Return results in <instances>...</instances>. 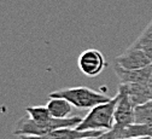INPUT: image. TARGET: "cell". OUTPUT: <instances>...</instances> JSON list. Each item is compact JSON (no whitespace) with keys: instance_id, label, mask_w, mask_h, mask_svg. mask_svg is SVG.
<instances>
[{"instance_id":"15","label":"cell","mask_w":152,"mask_h":139,"mask_svg":"<svg viewBox=\"0 0 152 139\" xmlns=\"http://www.w3.org/2000/svg\"><path fill=\"white\" fill-rule=\"evenodd\" d=\"M102 137H85V138H80V139H100Z\"/></svg>"},{"instance_id":"5","label":"cell","mask_w":152,"mask_h":139,"mask_svg":"<svg viewBox=\"0 0 152 139\" xmlns=\"http://www.w3.org/2000/svg\"><path fill=\"white\" fill-rule=\"evenodd\" d=\"M106 61L104 54L96 49H88L83 51L77 59V67L81 73L88 77L98 76L105 68Z\"/></svg>"},{"instance_id":"1","label":"cell","mask_w":152,"mask_h":139,"mask_svg":"<svg viewBox=\"0 0 152 139\" xmlns=\"http://www.w3.org/2000/svg\"><path fill=\"white\" fill-rule=\"evenodd\" d=\"M26 113L27 115L16 122L15 135H44L59 128H76L82 121L79 116L53 117L47 107H27Z\"/></svg>"},{"instance_id":"7","label":"cell","mask_w":152,"mask_h":139,"mask_svg":"<svg viewBox=\"0 0 152 139\" xmlns=\"http://www.w3.org/2000/svg\"><path fill=\"white\" fill-rule=\"evenodd\" d=\"M115 73L120 79V84H144L148 85V81L152 76V64L140 68V69H123L120 65H113Z\"/></svg>"},{"instance_id":"18","label":"cell","mask_w":152,"mask_h":139,"mask_svg":"<svg viewBox=\"0 0 152 139\" xmlns=\"http://www.w3.org/2000/svg\"><path fill=\"white\" fill-rule=\"evenodd\" d=\"M151 139H152V138H151Z\"/></svg>"},{"instance_id":"16","label":"cell","mask_w":152,"mask_h":139,"mask_svg":"<svg viewBox=\"0 0 152 139\" xmlns=\"http://www.w3.org/2000/svg\"><path fill=\"white\" fill-rule=\"evenodd\" d=\"M148 87H150V90H151V92H152V76H151L150 81H148Z\"/></svg>"},{"instance_id":"11","label":"cell","mask_w":152,"mask_h":139,"mask_svg":"<svg viewBox=\"0 0 152 139\" xmlns=\"http://www.w3.org/2000/svg\"><path fill=\"white\" fill-rule=\"evenodd\" d=\"M134 124L150 125L152 124V99L144 104L137 105L134 110Z\"/></svg>"},{"instance_id":"17","label":"cell","mask_w":152,"mask_h":139,"mask_svg":"<svg viewBox=\"0 0 152 139\" xmlns=\"http://www.w3.org/2000/svg\"><path fill=\"white\" fill-rule=\"evenodd\" d=\"M123 139H151V138H123Z\"/></svg>"},{"instance_id":"2","label":"cell","mask_w":152,"mask_h":139,"mask_svg":"<svg viewBox=\"0 0 152 139\" xmlns=\"http://www.w3.org/2000/svg\"><path fill=\"white\" fill-rule=\"evenodd\" d=\"M117 94L109 102L98 104L89 110L76 127L80 131H112L115 127V107Z\"/></svg>"},{"instance_id":"9","label":"cell","mask_w":152,"mask_h":139,"mask_svg":"<svg viewBox=\"0 0 152 139\" xmlns=\"http://www.w3.org/2000/svg\"><path fill=\"white\" fill-rule=\"evenodd\" d=\"M117 139L123 138H152V124L137 125L133 124L121 129H113Z\"/></svg>"},{"instance_id":"8","label":"cell","mask_w":152,"mask_h":139,"mask_svg":"<svg viewBox=\"0 0 152 139\" xmlns=\"http://www.w3.org/2000/svg\"><path fill=\"white\" fill-rule=\"evenodd\" d=\"M135 107L144 104L152 99V92L148 87V85L144 84H122Z\"/></svg>"},{"instance_id":"14","label":"cell","mask_w":152,"mask_h":139,"mask_svg":"<svg viewBox=\"0 0 152 139\" xmlns=\"http://www.w3.org/2000/svg\"><path fill=\"white\" fill-rule=\"evenodd\" d=\"M142 50H145V52H146V54L150 59V62L152 64V47H147V49H142Z\"/></svg>"},{"instance_id":"12","label":"cell","mask_w":152,"mask_h":139,"mask_svg":"<svg viewBox=\"0 0 152 139\" xmlns=\"http://www.w3.org/2000/svg\"><path fill=\"white\" fill-rule=\"evenodd\" d=\"M132 46L139 47V49L152 47V21L146 26V28L138 36L137 40L132 44Z\"/></svg>"},{"instance_id":"10","label":"cell","mask_w":152,"mask_h":139,"mask_svg":"<svg viewBox=\"0 0 152 139\" xmlns=\"http://www.w3.org/2000/svg\"><path fill=\"white\" fill-rule=\"evenodd\" d=\"M53 117L57 118H66L71 116L72 104L64 98H51L48 97V102L46 105Z\"/></svg>"},{"instance_id":"6","label":"cell","mask_w":152,"mask_h":139,"mask_svg":"<svg viewBox=\"0 0 152 139\" xmlns=\"http://www.w3.org/2000/svg\"><path fill=\"white\" fill-rule=\"evenodd\" d=\"M115 64L120 65L123 69L133 70V69L145 68V67L150 65L151 62H150L145 50L134 47L130 45L126 52H123L115 59Z\"/></svg>"},{"instance_id":"4","label":"cell","mask_w":152,"mask_h":139,"mask_svg":"<svg viewBox=\"0 0 152 139\" xmlns=\"http://www.w3.org/2000/svg\"><path fill=\"white\" fill-rule=\"evenodd\" d=\"M134 110L135 105L130 101L124 86L120 84L117 91V103L115 107V127L113 129H121L134 124Z\"/></svg>"},{"instance_id":"13","label":"cell","mask_w":152,"mask_h":139,"mask_svg":"<svg viewBox=\"0 0 152 139\" xmlns=\"http://www.w3.org/2000/svg\"><path fill=\"white\" fill-rule=\"evenodd\" d=\"M100 139H117V137H116V133H115V131H107V132H105L103 135H102V138Z\"/></svg>"},{"instance_id":"3","label":"cell","mask_w":152,"mask_h":139,"mask_svg":"<svg viewBox=\"0 0 152 139\" xmlns=\"http://www.w3.org/2000/svg\"><path fill=\"white\" fill-rule=\"evenodd\" d=\"M51 98H64L69 101L75 108L79 109H92L98 104H103L109 102L111 98L105 96V93L94 91L88 87H68L58 91L51 92Z\"/></svg>"}]
</instances>
